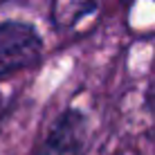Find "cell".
Returning <instances> with one entry per match:
<instances>
[{"label":"cell","mask_w":155,"mask_h":155,"mask_svg":"<svg viewBox=\"0 0 155 155\" xmlns=\"http://www.w3.org/2000/svg\"><path fill=\"white\" fill-rule=\"evenodd\" d=\"M43 54V38L25 20L0 23V79L34 68Z\"/></svg>","instance_id":"obj_1"},{"label":"cell","mask_w":155,"mask_h":155,"mask_svg":"<svg viewBox=\"0 0 155 155\" xmlns=\"http://www.w3.org/2000/svg\"><path fill=\"white\" fill-rule=\"evenodd\" d=\"M85 144V115L68 108L54 119L45 140L31 155H81Z\"/></svg>","instance_id":"obj_2"},{"label":"cell","mask_w":155,"mask_h":155,"mask_svg":"<svg viewBox=\"0 0 155 155\" xmlns=\"http://www.w3.org/2000/svg\"><path fill=\"white\" fill-rule=\"evenodd\" d=\"M146 106H148V113H151L153 121H155V81L151 83V88L146 92Z\"/></svg>","instance_id":"obj_3"},{"label":"cell","mask_w":155,"mask_h":155,"mask_svg":"<svg viewBox=\"0 0 155 155\" xmlns=\"http://www.w3.org/2000/svg\"><path fill=\"white\" fill-rule=\"evenodd\" d=\"M130 5H133V0H124V7H126V9L130 7Z\"/></svg>","instance_id":"obj_4"}]
</instances>
